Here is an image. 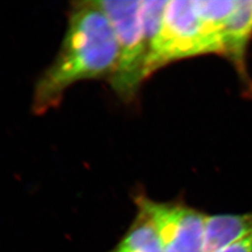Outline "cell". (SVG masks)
<instances>
[{
  "instance_id": "2",
  "label": "cell",
  "mask_w": 252,
  "mask_h": 252,
  "mask_svg": "<svg viewBox=\"0 0 252 252\" xmlns=\"http://www.w3.org/2000/svg\"><path fill=\"white\" fill-rule=\"evenodd\" d=\"M107 15L119 45L116 70L108 81L113 92L126 103L134 101L145 73L146 54L139 0H94Z\"/></svg>"
},
{
  "instance_id": "6",
  "label": "cell",
  "mask_w": 252,
  "mask_h": 252,
  "mask_svg": "<svg viewBox=\"0 0 252 252\" xmlns=\"http://www.w3.org/2000/svg\"><path fill=\"white\" fill-rule=\"evenodd\" d=\"M252 234V213L207 216L204 252H218Z\"/></svg>"
},
{
  "instance_id": "8",
  "label": "cell",
  "mask_w": 252,
  "mask_h": 252,
  "mask_svg": "<svg viewBox=\"0 0 252 252\" xmlns=\"http://www.w3.org/2000/svg\"><path fill=\"white\" fill-rule=\"evenodd\" d=\"M166 5L167 1L164 0L141 1V22L146 54L145 73L147 79L160 68V39Z\"/></svg>"
},
{
  "instance_id": "4",
  "label": "cell",
  "mask_w": 252,
  "mask_h": 252,
  "mask_svg": "<svg viewBox=\"0 0 252 252\" xmlns=\"http://www.w3.org/2000/svg\"><path fill=\"white\" fill-rule=\"evenodd\" d=\"M200 54L205 52L195 0L167 1L160 39V68Z\"/></svg>"
},
{
  "instance_id": "7",
  "label": "cell",
  "mask_w": 252,
  "mask_h": 252,
  "mask_svg": "<svg viewBox=\"0 0 252 252\" xmlns=\"http://www.w3.org/2000/svg\"><path fill=\"white\" fill-rule=\"evenodd\" d=\"M205 54H222L223 34L236 0H195Z\"/></svg>"
},
{
  "instance_id": "5",
  "label": "cell",
  "mask_w": 252,
  "mask_h": 252,
  "mask_svg": "<svg viewBox=\"0 0 252 252\" xmlns=\"http://www.w3.org/2000/svg\"><path fill=\"white\" fill-rule=\"evenodd\" d=\"M252 39V0H236L234 10L226 24L223 34V53L234 65L249 88L250 80L247 54Z\"/></svg>"
},
{
  "instance_id": "9",
  "label": "cell",
  "mask_w": 252,
  "mask_h": 252,
  "mask_svg": "<svg viewBox=\"0 0 252 252\" xmlns=\"http://www.w3.org/2000/svg\"><path fill=\"white\" fill-rule=\"evenodd\" d=\"M136 209L134 221L108 252H164L150 218L142 210Z\"/></svg>"
},
{
  "instance_id": "1",
  "label": "cell",
  "mask_w": 252,
  "mask_h": 252,
  "mask_svg": "<svg viewBox=\"0 0 252 252\" xmlns=\"http://www.w3.org/2000/svg\"><path fill=\"white\" fill-rule=\"evenodd\" d=\"M118 61L117 37L105 12L94 0L72 2L60 49L36 81L33 112L41 115L58 106L78 82L109 81Z\"/></svg>"
},
{
  "instance_id": "10",
  "label": "cell",
  "mask_w": 252,
  "mask_h": 252,
  "mask_svg": "<svg viewBox=\"0 0 252 252\" xmlns=\"http://www.w3.org/2000/svg\"><path fill=\"white\" fill-rule=\"evenodd\" d=\"M218 252H252V234Z\"/></svg>"
},
{
  "instance_id": "3",
  "label": "cell",
  "mask_w": 252,
  "mask_h": 252,
  "mask_svg": "<svg viewBox=\"0 0 252 252\" xmlns=\"http://www.w3.org/2000/svg\"><path fill=\"white\" fill-rule=\"evenodd\" d=\"M136 208L142 210L158 234L164 252H204L206 214L181 203H162L136 195Z\"/></svg>"
}]
</instances>
